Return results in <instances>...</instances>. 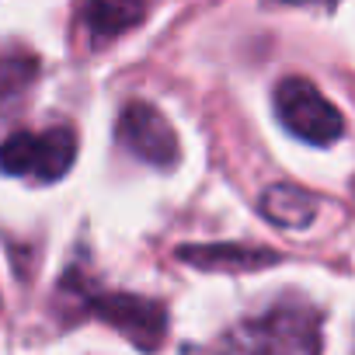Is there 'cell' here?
<instances>
[{
	"mask_svg": "<svg viewBox=\"0 0 355 355\" xmlns=\"http://www.w3.org/2000/svg\"><path fill=\"white\" fill-rule=\"evenodd\" d=\"M73 157H77V136L67 125L46 132H15L0 143V171L35 178V182H60L73 167Z\"/></svg>",
	"mask_w": 355,
	"mask_h": 355,
	"instance_id": "1",
	"label": "cell"
},
{
	"mask_svg": "<svg viewBox=\"0 0 355 355\" xmlns=\"http://www.w3.org/2000/svg\"><path fill=\"white\" fill-rule=\"evenodd\" d=\"M275 112H279V122L296 139L313 143V146H327L345 132L341 112L303 77H286L275 87Z\"/></svg>",
	"mask_w": 355,
	"mask_h": 355,
	"instance_id": "2",
	"label": "cell"
},
{
	"mask_svg": "<svg viewBox=\"0 0 355 355\" xmlns=\"http://www.w3.org/2000/svg\"><path fill=\"white\" fill-rule=\"evenodd\" d=\"M119 143L132 157H139V160H146L153 167H174L178 153H182L178 136L167 125V119L146 101H132L119 115Z\"/></svg>",
	"mask_w": 355,
	"mask_h": 355,
	"instance_id": "3",
	"label": "cell"
},
{
	"mask_svg": "<svg viewBox=\"0 0 355 355\" xmlns=\"http://www.w3.org/2000/svg\"><path fill=\"white\" fill-rule=\"evenodd\" d=\"M91 310L139 348H157L167 331V310L143 296H122V293L98 296L91 303Z\"/></svg>",
	"mask_w": 355,
	"mask_h": 355,
	"instance_id": "4",
	"label": "cell"
},
{
	"mask_svg": "<svg viewBox=\"0 0 355 355\" xmlns=\"http://www.w3.org/2000/svg\"><path fill=\"white\" fill-rule=\"evenodd\" d=\"M244 341L251 348H293V352H313L320 345L317 320L306 310H272L265 320H254L244 327Z\"/></svg>",
	"mask_w": 355,
	"mask_h": 355,
	"instance_id": "5",
	"label": "cell"
},
{
	"mask_svg": "<svg viewBox=\"0 0 355 355\" xmlns=\"http://www.w3.org/2000/svg\"><path fill=\"white\" fill-rule=\"evenodd\" d=\"M178 258H185L206 272L216 268H230V272H251V268H265L275 265L279 254L275 251H261V248H237V244H213V248H182Z\"/></svg>",
	"mask_w": 355,
	"mask_h": 355,
	"instance_id": "6",
	"label": "cell"
},
{
	"mask_svg": "<svg viewBox=\"0 0 355 355\" xmlns=\"http://www.w3.org/2000/svg\"><path fill=\"white\" fill-rule=\"evenodd\" d=\"M146 15V0H87L84 21L98 39H115L139 25Z\"/></svg>",
	"mask_w": 355,
	"mask_h": 355,
	"instance_id": "7",
	"label": "cell"
},
{
	"mask_svg": "<svg viewBox=\"0 0 355 355\" xmlns=\"http://www.w3.org/2000/svg\"><path fill=\"white\" fill-rule=\"evenodd\" d=\"M313 206L317 199L303 189H293V185H275L261 196V213L275 223V227H306L313 220Z\"/></svg>",
	"mask_w": 355,
	"mask_h": 355,
	"instance_id": "8",
	"label": "cell"
},
{
	"mask_svg": "<svg viewBox=\"0 0 355 355\" xmlns=\"http://www.w3.org/2000/svg\"><path fill=\"white\" fill-rule=\"evenodd\" d=\"M282 4H320V0H282Z\"/></svg>",
	"mask_w": 355,
	"mask_h": 355,
	"instance_id": "9",
	"label": "cell"
}]
</instances>
